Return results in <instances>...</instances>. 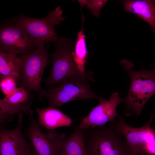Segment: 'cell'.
I'll return each instance as SVG.
<instances>
[{"instance_id":"obj_19","label":"cell","mask_w":155,"mask_h":155,"mask_svg":"<svg viewBox=\"0 0 155 155\" xmlns=\"http://www.w3.org/2000/svg\"><path fill=\"white\" fill-rule=\"evenodd\" d=\"M17 81L11 76L5 77L0 79V88L3 93L8 96L12 94L17 87Z\"/></svg>"},{"instance_id":"obj_10","label":"cell","mask_w":155,"mask_h":155,"mask_svg":"<svg viewBox=\"0 0 155 155\" xmlns=\"http://www.w3.org/2000/svg\"><path fill=\"white\" fill-rule=\"evenodd\" d=\"M22 113L18 114L16 127L12 130L0 125V155H30L33 147L31 142L25 139L22 133Z\"/></svg>"},{"instance_id":"obj_3","label":"cell","mask_w":155,"mask_h":155,"mask_svg":"<svg viewBox=\"0 0 155 155\" xmlns=\"http://www.w3.org/2000/svg\"><path fill=\"white\" fill-rule=\"evenodd\" d=\"M55 49L50 55L52 58L50 73L44 81L46 86L51 87L61 83L72 76H79L94 81L84 76L79 71L74 59V40L69 38L61 37L54 42Z\"/></svg>"},{"instance_id":"obj_12","label":"cell","mask_w":155,"mask_h":155,"mask_svg":"<svg viewBox=\"0 0 155 155\" xmlns=\"http://www.w3.org/2000/svg\"><path fill=\"white\" fill-rule=\"evenodd\" d=\"M36 112L38 117V122L46 129L51 130L61 127L70 126L72 120L69 116L54 107L40 109L37 108Z\"/></svg>"},{"instance_id":"obj_15","label":"cell","mask_w":155,"mask_h":155,"mask_svg":"<svg viewBox=\"0 0 155 155\" xmlns=\"http://www.w3.org/2000/svg\"><path fill=\"white\" fill-rule=\"evenodd\" d=\"M82 25L81 29L78 32L75 46L74 59L80 73L87 77L92 78L91 71H85V64L88 59L89 52L87 49L86 36L84 33V17L82 14Z\"/></svg>"},{"instance_id":"obj_21","label":"cell","mask_w":155,"mask_h":155,"mask_svg":"<svg viewBox=\"0 0 155 155\" xmlns=\"http://www.w3.org/2000/svg\"><path fill=\"white\" fill-rule=\"evenodd\" d=\"M136 155H154V154L147 152H144L138 154Z\"/></svg>"},{"instance_id":"obj_4","label":"cell","mask_w":155,"mask_h":155,"mask_svg":"<svg viewBox=\"0 0 155 155\" xmlns=\"http://www.w3.org/2000/svg\"><path fill=\"white\" fill-rule=\"evenodd\" d=\"M89 79L79 76H74L62 82L58 86L43 89L39 96L41 101L45 98L49 106H59L69 102L79 99L87 100L98 98L91 90Z\"/></svg>"},{"instance_id":"obj_20","label":"cell","mask_w":155,"mask_h":155,"mask_svg":"<svg viewBox=\"0 0 155 155\" xmlns=\"http://www.w3.org/2000/svg\"><path fill=\"white\" fill-rule=\"evenodd\" d=\"M107 1L106 0H85V5L94 16L98 17L102 8Z\"/></svg>"},{"instance_id":"obj_18","label":"cell","mask_w":155,"mask_h":155,"mask_svg":"<svg viewBox=\"0 0 155 155\" xmlns=\"http://www.w3.org/2000/svg\"><path fill=\"white\" fill-rule=\"evenodd\" d=\"M31 91L23 86L17 88L11 94L5 96L3 99L10 103L14 104H31Z\"/></svg>"},{"instance_id":"obj_23","label":"cell","mask_w":155,"mask_h":155,"mask_svg":"<svg viewBox=\"0 0 155 155\" xmlns=\"http://www.w3.org/2000/svg\"><path fill=\"white\" fill-rule=\"evenodd\" d=\"M151 1L153 3V4L154 5L155 7V0H151Z\"/></svg>"},{"instance_id":"obj_22","label":"cell","mask_w":155,"mask_h":155,"mask_svg":"<svg viewBox=\"0 0 155 155\" xmlns=\"http://www.w3.org/2000/svg\"><path fill=\"white\" fill-rule=\"evenodd\" d=\"M30 155H37L34 149Z\"/></svg>"},{"instance_id":"obj_6","label":"cell","mask_w":155,"mask_h":155,"mask_svg":"<svg viewBox=\"0 0 155 155\" xmlns=\"http://www.w3.org/2000/svg\"><path fill=\"white\" fill-rule=\"evenodd\" d=\"M48 46L38 47L33 52L22 54L20 57L22 62L21 86L31 92H36L39 96L43 89L40 86L42 78L46 67L51 63L48 53Z\"/></svg>"},{"instance_id":"obj_16","label":"cell","mask_w":155,"mask_h":155,"mask_svg":"<svg viewBox=\"0 0 155 155\" xmlns=\"http://www.w3.org/2000/svg\"><path fill=\"white\" fill-rule=\"evenodd\" d=\"M22 62L17 55L0 51V79L11 76L19 82Z\"/></svg>"},{"instance_id":"obj_14","label":"cell","mask_w":155,"mask_h":155,"mask_svg":"<svg viewBox=\"0 0 155 155\" xmlns=\"http://www.w3.org/2000/svg\"><path fill=\"white\" fill-rule=\"evenodd\" d=\"M60 155H87L84 130L78 126L65 139Z\"/></svg>"},{"instance_id":"obj_1","label":"cell","mask_w":155,"mask_h":155,"mask_svg":"<svg viewBox=\"0 0 155 155\" xmlns=\"http://www.w3.org/2000/svg\"><path fill=\"white\" fill-rule=\"evenodd\" d=\"M111 122L108 126L90 127L84 129L87 155H130L114 121Z\"/></svg>"},{"instance_id":"obj_17","label":"cell","mask_w":155,"mask_h":155,"mask_svg":"<svg viewBox=\"0 0 155 155\" xmlns=\"http://www.w3.org/2000/svg\"><path fill=\"white\" fill-rule=\"evenodd\" d=\"M30 104H14L0 99V124L3 126L12 121L13 116L17 113H24L28 115H32Z\"/></svg>"},{"instance_id":"obj_9","label":"cell","mask_w":155,"mask_h":155,"mask_svg":"<svg viewBox=\"0 0 155 155\" xmlns=\"http://www.w3.org/2000/svg\"><path fill=\"white\" fill-rule=\"evenodd\" d=\"M152 115L148 123L140 127H135L126 124L122 117L114 122L117 131L125 138L130 155H136L146 152L147 145L155 140V131L150 127L153 118Z\"/></svg>"},{"instance_id":"obj_13","label":"cell","mask_w":155,"mask_h":155,"mask_svg":"<svg viewBox=\"0 0 155 155\" xmlns=\"http://www.w3.org/2000/svg\"><path fill=\"white\" fill-rule=\"evenodd\" d=\"M126 11L132 13L141 18L152 27L155 34V7L151 0H123Z\"/></svg>"},{"instance_id":"obj_7","label":"cell","mask_w":155,"mask_h":155,"mask_svg":"<svg viewBox=\"0 0 155 155\" xmlns=\"http://www.w3.org/2000/svg\"><path fill=\"white\" fill-rule=\"evenodd\" d=\"M38 48L25 30L13 19L5 20L1 24L0 51L27 54Z\"/></svg>"},{"instance_id":"obj_24","label":"cell","mask_w":155,"mask_h":155,"mask_svg":"<svg viewBox=\"0 0 155 155\" xmlns=\"http://www.w3.org/2000/svg\"><path fill=\"white\" fill-rule=\"evenodd\" d=\"M152 66L154 67H155V63H153L152 65Z\"/></svg>"},{"instance_id":"obj_11","label":"cell","mask_w":155,"mask_h":155,"mask_svg":"<svg viewBox=\"0 0 155 155\" xmlns=\"http://www.w3.org/2000/svg\"><path fill=\"white\" fill-rule=\"evenodd\" d=\"M99 103L84 118L79 126L83 129L89 127H96L105 125L108 122L114 120L119 115L116 111L118 105L123 102L118 92L113 93L108 100L102 97H98Z\"/></svg>"},{"instance_id":"obj_8","label":"cell","mask_w":155,"mask_h":155,"mask_svg":"<svg viewBox=\"0 0 155 155\" xmlns=\"http://www.w3.org/2000/svg\"><path fill=\"white\" fill-rule=\"evenodd\" d=\"M28 120V125L24 134L30 140L37 155H60L66 137L65 134L59 133L55 129L45 134L32 115H29Z\"/></svg>"},{"instance_id":"obj_5","label":"cell","mask_w":155,"mask_h":155,"mask_svg":"<svg viewBox=\"0 0 155 155\" xmlns=\"http://www.w3.org/2000/svg\"><path fill=\"white\" fill-rule=\"evenodd\" d=\"M63 12L59 6L43 18H32L22 14L13 20L25 30L38 48L44 46L46 42H54L59 39L54 26L65 20Z\"/></svg>"},{"instance_id":"obj_2","label":"cell","mask_w":155,"mask_h":155,"mask_svg":"<svg viewBox=\"0 0 155 155\" xmlns=\"http://www.w3.org/2000/svg\"><path fill=\"white\" fill-rule=\"evenodd\" d=\"M121 63L131 78L130 88L124 102L128 109L139 115L146 102L155 94V69L135 71L131 69L132 62L123 60Z\"/></svg>"}]
</instances>
